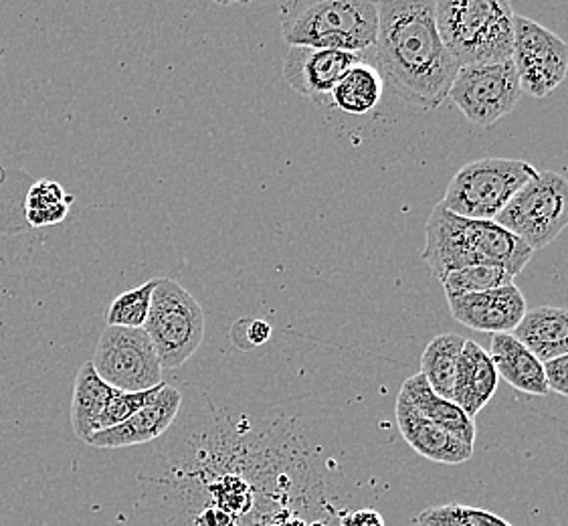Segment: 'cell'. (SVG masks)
Returning <instances> with one entry per match:
<instances>
[{
	"label": "cell",
	"instance_id": "cell-5",
	"mask_svg": "<svg viewBox=\"0 0 568 526\" xmlns=\"http://www.w3.org/2000/svg\"><path fill=\"white\" fill-rule=\"evenodd\" d=\"M144 331L162 368H179L205 338V312L189 290L171 277H159Z\"/></svg>",
	"mask_w": 568,
	"mask_h": 526
},
{
	"label": "cell",
	"instance_id": "cell-11",
	"mask_svg": "<svg viewBox=\"0 0 568 526\" xmlns=\"http://www.w3.org/2000/svg\"><path fill=\"white\" fill-rule=\"evenodd\" d=\"M447 304L455 321L471 331L489 334H511L528 312L526 297L514 284L488 292L447 296Z\"/></svg>",
	"mask_w": 568,
	"mask_h": 526
},
{
	"label": "cell",
	"instance_id": "cell-3",
	"mask_svg": "<svg viewBox=\"0 0 568 526\" xmlns=\"http://www.w3.org/2000/svg\"><path fill=\"white\" fill-rule=\"evenodd\" d=\"M516 14L506 0H437V31L457 68L510 61Z\"/></svg>",
	"mask_w": 568,
	"mask_h": 526
},
{
	"label": "cell",
	"instance_id": "cell-2",
	"mask_svg": "<svg viewBox=\"0 0 568 526\" xmlns=\"http://www.w3.org/2000/svg\"><path fill=\"white\" fill-rule=\"evenodd\" d=\"M282 34L290 47H314L364 55L378 34L376 2L296 0L282 4Z\"/></svg>",
	"mask_w": 568,
	"mask_h": 526
},
{
	"label": "cell",
	"instance_id": "cell-8",
	"mask_svg": "<svg viewBox=\"0 0 568 526\" xmlns=\"http://www.w3.org/2000/svg\"><path fill=\"white\" fill-rule=\"evenodd\" d=\"M523 88L514 63L467 65L457 69L449 100L474 127H494L520 102Z\"/></svg>",
	"mask_w": 568,
	"mask_h": 526
},
{
	"label": "cell",
	"instance_id": "cell-9",
	"mask_svg": "<svg viewBox=\"0 0 568 526\" xmlns=\"http://www.w3.org/2000/svg\"><path fill=\"white\" fill-rule=\"evenodd\" d=\"M511 63L523 92L546 98L568 73V43L528 17L516 14Z\"/></svg>",
	"mask_w": 568,
	"mask_h": 526
},
{
	"label": "cell",
	"instance_id": "cell-19",
	"mask_svg": "<svg viewBox=\"0 0 568 526\" xmlns=\"http://www.w3.org/2000/svg\"><path fill=\"white\" fill-rule=\"evenodd\" d=\"M511 336L542 363L568 355V308L540 306L528 310Z\"/></svg>",
	"mask_w": 568,
	"mask_h": 526
},
{
	"label": "cell",
	"instance_id": "cell-32",
	"mask_svg": "<svg viewBox=\"0 0 568 526\" xmlns=\"http://www.w3.org/2000/svg\"><path fill=\"white\" fill-rule=\"evenodd\" d=\"M310 526H324V525H322V523H314V525H310Z\"/></svg>",
	"mask_w": 568,
	"mask_h": 526
},
{
	"label": "cell",
	"instance_id": "cell-28",
	"mask_svg": "<svg viewBox=\"0 0 568 526\" xmlns=\"http://www.w3.org/2000/svg\"><path fill=\"white\" fill-rule=\"evenodd\" d=\"M270 336H272V326L263 321L243 318V321L235 322L231 328V341L243 351L262 346L270 341Z\"/></svg>",
	"mask_w": 568,
	"mask_h": 526
},
{
	"label": "cell",
	"instance_id": "cell-13",
	"mask_svg": "<svg viewBox=\"0 0 568 526\" xmlns=\"http://www.w3.org/2000/svg\"><path fill=\"white\" fill-rule=\"evenodd\" d=\"M182 393L176 387L166 385L160 391L156 399L150 401L146 407L134 413L124 424L115 425L91 435L88 444L100 449L140 446L149 444L164 434L181 412Z\"/></svg>",
	"mask_w": 568,
	"mask_h": 526
},
{
	"label": "cell",
	"instance_id": "cell-7",
	"mask_svg": "<svg viewBox=\"0 0 568 526\" xmlns=\"http://www.w3.org/2000/svg\"><path fill=\"white\" fill-rule=\"evenodd\" d=\"M98 375L120 391H149L159 387L162 365L144 328L108 326L91 358Z\"/></svg>",
	"mask_w": 568,
	"mask_h": 526
},
{
	"label": "cell",
	"instance_id": "cell-25",
	"mask_svg": "<svg viewBox=\"0 0 568 526\" xmlns=\"http://www.w3.org/2000/svg\"><path fill=\"white\" fill-rule=\"evenodd\" d=\"M415 526H511L506 518L466 504L429 506L413 518Z\"/></svg>",
	"mask_w": 568,
	"mask_h": 526
},
{
	"label": "cell",
	"instance_id": "cell-6",
	"mask_svg": "<svg viewBox=\"0 0 568 526\" xmlns=\"http://www.w3.org/2000/svg\"><path fill=\"white\" fill-rule=\"evenodd\" d=\"M536 252L550 245L568 227V179L538 171L494 219Z\"/></svg>",
	"mask_w": 568,
	"mask_h": 526
},
{
	"label": "cell",
	"instance_id": "cell-23",
	"mask_svg": "<svg viewBox=\"0 0 568 526\" xmlns=\"http://www.w3.org/2000/svg\"><path fill=\"white\" fill-rule=\"evenodd\" d=\"M71 203H73V196L68 195L61 184L49 179L37 181L24 201L27 219L33 227L55 225L68 218Z\"/></svg>",
	"mask_w": 568,
	"mask_h": 526
},
{
	"label": "cell",
	"instance_id": "cell-24",
	"mask_svg": "<svg viewBox=\"0 0 568 526\" xmlns=\"http://www.w3.org/2000/svg\"><path fill=\"white\" fill-rule=\"evenodd\" d=\"M159 277H152L146 284L122 292L105 310L108 326L122 328H144L149 321L152 294L156 290Z\"/></svg>",
	"mask_w": 568,
	"mask_h": 526
},
{
	"label": "cell",
	"instance_id": "cell-27",
	"mask_svg": "<svg viewBox=\"0 0 568 526\" xmlns=\"http://www.w3.org/2000/svg\"><path fill=\"white\" fill-rule=\"evenodd\" d=\"M164 387H166V383H160L159 387H154V390L136 391V393H132V391L114 390L112 397L108 401V405L103 407L102 415L98 417L95 434L128 422L134 413L140 412L142 407H146L150 401L156 399V395H159L160 391L164 390Z\"/></svg>",
	"mask_w": 568,
	"mask_h": 526
},
{
	"label": "cell",
	"instance_id": "cell-29",
	"mask_svg": "<svg viewBox=\"0 0 568 526\" xmlns=\"http://www.w3.org/2000/svg\"><path fill=\"white\" fill-rule=\"evenodd\" d=\"M545 375L548 390L568 397V355L546 361Z\"/></svg>",
	"mask_w": 568,
	"mask_h": 526
},
{
	"label": "cell",
	"instance_id": "cell-30",
	"mask_svg": "<svg viewBox=\"0 0 568 526\" xmlns=\"http://www.w3.org/2000/svg\"><path fill=\"white\" fill-rule=\"evenodd\" d=\"M342 526H385V518L373 508H361L344 516Z\"/></svg>",
	"mask_w": 568,
	"mask_h": 526
},
{
	"label": "cell",
	"instance_id": "cell-21",
	"mask_svg": "<svg viewBox=\"0 0 568 526\" xmlns=\"http://www.w3.org/2000/svg\"><path fill=\"white\" fill-rule=\"evenodd\" d=\"M466 341L454 332L439 334L420 355V375L427 378L429 387L444 399L452 401L454 397L455 375Z\"/></svg>",
	"mask_w": 568,
	"mask_h": 526
},
{
	"label": "cell",
	"instance_id": "cell-12",
	"mask_svg": "<svg viewBox=\"0 0 568 526\" xmlns=\"http://www.w3.org/2000/svg\"><path fill=\"white\" fill-rule=\"evenodd\" d=\"M420 260L439 280L469 265H479L467 243L466 219L457 218L442 203L435 205L425 225V247Z\"/></svg>",
	"mask_w": 568,
	"mask_h": 526
},
{
	"label": "cell",
	"instance_id": "cell-1",
	"mask_svg": "<svg viewBox=\"0 0 568 526\" xmlns=\"http://www.w3.org/2000/svg\"><path fill=\"white\" fill-rule=\"evenodd\" d=\"M375 68L393 92L425 112L449 98L457 63L444 45L433 0L376 2Z\"/></svg>",
	"mask_w": 568,
	"mask_h": 526
},
{
	"label": "cell",
	"instance_id": "cell-10",
	"mask_svg": "<svg viewBox=\"0 0 568 526\" xmlns=\"http://www.w3.org/2000/svg\"><path fill=\"white\" fill-rule=\"evenodd\" d=\"M364 55L314 49V47H290L284 59V78L292 90L306 95L312 102H332V92L338 81L358 63Z\"/></svg>",
	"mask_w": 568,
	"mask_h": 526
},
{
	"label": "cell",
	"instance_id": "cell-4",
	"mask_svg": "<svg viewBox=\"0 0 568 526\" xmlns=\"http://www.w3.org/2000/svg\"><path fill=\"white\" fill-rule=\"evenodd\" d=\"M536 172L530 162L516 159L469 162L455 172L442 205L457 218L494 221Z\"/></svg>",
	"mask_w": 568,
	"mask_h": 526
},
{
	"label": "cell",
	"instance_id": "cell-26",
	"mask_svg": "<svg viewBox=\"0 0 568 526\" xmlns=\"http://www.w3.org/2000/svg\"><path fill=\"white\" fill-rule=\"evenodd\" d=\"M445 296H464V294H476V292H488L496 287L511 286L514 277L508 272L496 265H469L459 272L447 275L442 280Z\"/></svg>",
	"mask_w": 568,
	"mask_h": 526
},
{
	"label": "cell",
	"instance_id": "cell-15",
	"mask_svg": "<svg viewBox=\"0 0 568 526\" xmlns=\"http://www.w3.org/2000/svg\"><path fill=\"white\" fill-rule=\"evenodd\" d=\"M500 375L491 363L488 353L474 341H466V346L459 356L457 375H455V405L466 413L467 417L476 419L491 397L498 391Z\"/></svg>",
	"mask_w": 568,
	"mask_h": 526
},
{
	"label": "cell",
	"instance_id": "cell-16",
	"mask_svg": "<svg viewBox=\"0 0 568 526\" xmlns=\"http://www.w3.org/2000/svg\"><path fill=\"white\" fill-rule=\"evenodd\" d=\"M466 237L479 263L501 267L511 277L523 274L535 255L520 237L504 230L496 221L466 219Z\"/></svg>",
	"mask_w": 568,
	"mask_h": 526
},
{
	"label": "cell",
	"instance_id": "cell-22",
	"mask_svg": "<svg viewBox=\"0 0 568 526\" xmlns=\"http://www.w3.org/2000/svg\"><path fill=\"white\" fill-rule=\"evenodd\" d=\"M385 81L375 65L358 63L354 65L334 88L332 103L344 114L364 115L373 112L383 100Z\"/></svg>",
	"mask_w": 568,
	"mask_h": 526
},
{
	"label": "cell",
	"instance_id": "cell-18",
	"mask_svg": "<svg viewBox=\"0 0 568 526\" xmlns=\"http://www.w3.org/2000/svg\"><path fill=\"white\" fill-rule=\"evenodd\" d=\"M400 395L409 401L415 407V412L423 415L425 419H429L433 424L442 425L449 434H454L457 439H462L467 446L474 447L476 442V422L471 417H467L454 401L444 399L442 395H437L429 387L427 378L420 373L410 375L405 378Z\"/></svg>",
	"mask_w": 568,
	"mask_h": 526
},
{
	"label": "cell",
	"instance_id": "cell-17",
	"mask_svg": "<svg viewBox=\"0 0 568 526\" xmlns=\"http://www.w3.org/2000/svg\"><path fill=\"white\" fill-rule=\"evenodd\" d=\"M488 355L498 375L510 383L514 390L536 397H545L550 393L546 383L545 363L511 334H491Z\"/></svg>",
	"mask_w": 568,
	"mask_h": 526
},
{
	"label": "cell",
	"instance_id": "cell-14",
	"mask_svg": "<svg viewBox=\"0 0 568 526\" xmlns=\"http://www.w3.org/2000/svg\"><path fill=\"white\" fill-rule=\"evenodd\" d=\"M395 415H397L398 432L403 435V439L423 458L432 459L437 464L457 466L474 456V447L457 439L442 425L425 419L423 415L415 412V407L400 393H398Z\"/></svg>",
	"mask_w": 568,
	"mask_h": 526
},
{
	"label": "cell",
	"instance_id": "cell-20",
	"mask_svg": "<svg viewBox=\"0 0 568 526\" xmlns=\"http://www.w3.org/2000/svg\"><path fill=\"white\" fill-rule=\"evenodd\" d=\"M114 387L108 385L95 371L91 361L83 363L73 383V401H71V425L81 442L88 444L95 434L98 417L112 397Z\"/></svg>",
	"mask_w": 568,
	"mask_h": 526
},
{
	"label": "cell",
	"instance_id": "cell-31",
	"mask_svg": "<svg viewBox=\"0 0 568 526\" xmlns=\"http://www.w3.org/2000/svg\"><path fill=\"white\" fill-rule=\"evenodd\" d=\"M206 516H209V518H205V516H203V520H201V526H229L227 523H223V520H216V516L215 513H213V510H209V513H206Z\"/></svg>",
	"mask_w": 568,
	"mask_h": 526
}]
</instances>
